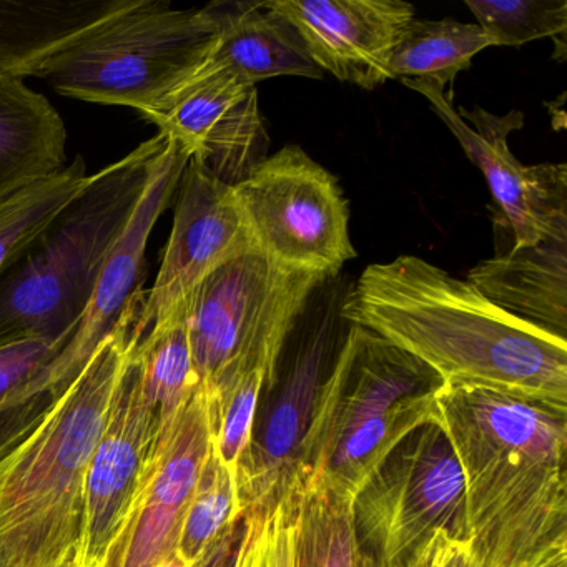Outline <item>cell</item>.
<instances>
[{"instance_id":"obj_36","label":"cell","mask_w":567,"mask_h":567,"mask_svg":"<svg viewBox=\"0 0 567 567\" xmlns=\"http://www.w3.org/2000/svg\"><path fill=\"white\" fill-rule=\"evenodd\" d=\"M64 567H74V563L68 564V566H64Z\"/></svg>"},{"instance_id":"obj_34","label":"cell","mask_w":567,"mask_h":567,"mask_svg":"<svg viewBox=\"0 0 567 567\" xmlns=\"http://www.w3.org/2000/svg\"><path fill=\"white\" fill-rule=\"evenodd\" d=\"M158 567H192V564L187 563V560H185L181 554L175 553L172 554L168 559H165L164 563H162Z\"/></svg>"},{"instance_id":"obj_26","label":"cell","mask_w":567,"mask_h":567,"mask_svg":"<svg viewBox=\"0 0 567 567\" xmlns=\"http://www.w3.org/2000/svg\"><path fill=\"white\" fill-rule=\"evenodd\" d=\"M62 340L14 341L0 347V450L18 440L32 426L24 393L68 347Z\"/></svg>"},{"instance_id":"obj_7","label":"cell","mask_w":567,"mask_h":567,"mask_svg":"<svg viewBox=\"0 0 567 567\" xmlns=\"http://www.w3.org/2000/svg\"><path fill=\"white\" fill-rule=\"evenodd\" d=\"M217 21L212 6L177 11L167 0H141L59 55L44 78L59 94L152 114L207 61Z\"/></svg>"},{"instance_id":"obj_25","label":"cell","mask_w":567,"mask_h":567,"mask_svg":"<svg viewBox=\"0 0 567 567\" xmlns=\"http://www.w3.org/2000/svg\"><path fill=\"white\" fill-rule=\"evenodd\" d=\"M87 165L81 155L64 171L39 182L0 204V275L19 251L87 185Z\"/></svg>"},{"instance_id":"obj_13","label":"cell","mask_w":567,"mask_h":567,"mask_svg":"<svg viewBox=\"0 0 567 567\" xmlns=\"http://www.w3.org/2000/svg\"><path fill=\"white\" fill-rule=\"evenodd\" d=\"M331 321L324 318L298 348L287 374L261 396L250 443L238 463V509L267 511L293 496L305 441L328 373Z\"/></svg>"},{"instance_id":"obj_2","label":"cell","mask_w":567,"mask_h":567,"mask_svg":"<svg viewBox=\"0 0 567 567\" xmlns=\"http://www.w3.org/2000/svg\"><path fill=\"white\" fill-rule=\"evenodd\" d=\"M340 317L413 354L444 384L567 411V340L423 258L370 265L341 301Z\"/></svg>"},{"instance_id":"obj_27","label":"cell","mask_w":567,"mask_h":567,"mask_svg":"<svg viewBox=\"0 0 567 567\" xmlns=\"http://www.w3.org/2000/svg\"><path fill=\"white\" fill-rule=\"evenodd\" d=\"M491 45L566 39L567 0H466Z\"/></svg>"},{"instance_id":"obj_3","label":"cell","mask_w":567,"mask_h":567,"mask_svg":"<svg viewBox=\"0 0 567 567\" xmlns=\"http://www.w3.org/2000/svg\"><path fill=\"white\" fill-rule=\"evenodd\" d=\"M135 301L69 390L0 450V567L75 563L89 466L125 361L138 337Z\"/></svg>"},{"instance_id":"obj_31","label":"cell","mask_w":567,"mask_h":567,"mask_svg":"<svg viewBox=\"0 0 567 567\" xmlns=\"http://www.w3.org/2000/svg\"><path fill=\"white\" fill-rule=\"evenodd\" d=\"M247 524L248 511H241L212 540L210 546L192 564V567H235L245 533H247Z\"/></svg>"},{"instance_id":"obj_28","label":"cell","mask_w":567,"mask_h":567,"mask_svg":"<svg viewBox=\"0 0 567 567\" xmlns=\"http://www.w3.org/2000/svg\"><path fill=\"white\" fill-rule=\"evenodd\" d=\"M238 513L237 484L212 447L182 526L177 553L194 564Z\"/></svg>"},{"instance_id":"obj_19","label":"cell","mask_w":567,"mask_h":567,"mask_svg":"<svg viewBox=\"0 0 567 567\" xmlns=\"http://www.w3.org/2000/svg\"><path fill=\"white\" fill-rule=\"evenodd\" d=\"M466 280L507 313L567 340V228L481 261Z\"/></svg>"},{"instance_id":"obj_1","label":"cell","mask_w":567,"mask_h":567,"mask_svg":"<svg viewBox=\"0 0 567 567\" xmlns=\"http://www.w3.org/2000/svg\"><path fill=\"white\" fill-rule=\"evenodd\" d=\"M434 421L463 471L471 566L567 563V411L444 384Z\"/></svg>"},{"instance_id":"obj_12","label":"cell","mask_w":567,"mask_h":567,"mask_svg":"<svg viewBox=\"0 0 567 567\" xmlns=\"http://www.w3.org/2000/svg\"><path fill=\"white\" fill-rule=\"evenodd\" d=\"M144 118L230 187L268 157L257 87L208 61Z\"/></svg>"},{"instance_id":"obj_8","label":"cell","mask_w":567,"mask_h":567,"mask_svg":"<svg viewBox=\"0 0 567 567\" xmlns=\"http://www.w3.org/2000/svg\"><path fill=\"white\" fill-rule=\"evenodd\" d=\"M351 520L364 567H427L444 544H467L463 471L436 421L368 477Z\"/></svg>"},{"instance_id":"obj_33","label":"cell","mask_w":567,"mask_h":567,"mask_svg":"<svg viewBox=\"0 0 567 567\" xmlns=\"http://www.w3.org/2000/svg\"><path fill=\"white\" fill-rule=\"evenodd\" d=\"M235 567H254V516L251 514H248L247 533H245Z\"/></svg>"},{"instance_id":"obj_18","label":"cell","mask_w":567,"mask_h":567,"mask_svg":"<svg viewBox=\"0 0 567 567\" xmlns=\"http://www.w3.org/2000/svg\"><path fill=\"white\" fill-rule=\"evenodd\" d=\"M141 0H0V78H44L69 49Z\"/></svg>"},{"instance_id":"obj_30","label":"cell","mask_w":567,"mask_h":567,"mask_svg":"<svg viewBox=\"0 0 567 567\" xmlns=\"http://www.w3.org/2000/svg\"><path fill=\"white\" fill-rule=\"evenodd\" d=\"M254 513V567H295V514L290 501Z\"/></svg>"},{"instance_id":"obj_21","label":"cell","mask_w":567,"mask_h":567,"mask_svg":"<svg viewBox=\"0 0 567 567\" xmlns=\"http://www.w3.org/2000/svg\"><path fill=\"white\" fill-rule=\"evenodd\" d=\"M68 131L48 97L0 78V204L64 171Z\"/></svg>"},{"instance_id":"obj_10","label":"cell","mask_w":567,"mask_h":567,"mask_svg":"<svg viewBox=\"0 0 567 567\" xmlns=\"http://www.w3.org/2000/svg\"><path fill=\"white\" fill-rule=\"evenodd\" d=\"M401 82L430 102L434 114L453 132L467 158L483 172L513 231L514 247H533L567 228L566 164L524 167L507 147V135L524 125L519 111H511L503 117L481 107L457 112L441 85L420 79Z\"/></svg>"},{"instance_id":"obj_9","label":"cell","mask_w":567,"mask_h":567,"mask_svg":"<svg viewBox=\"0 0 567 567\" xmlns=\"http://www.w3.org/2000/svg\"><path fill=\"white\" fill-rule=\"evenodd\" d=\"M234 192L255 247L280 267L331 280L357 258L340 184L297 145L265 158Z\"/></svg>"},{"instance_id":"obj_5","label":"cell","mask_w":567,"mask_h":567,"mask_svg":"<svg viewBox=\"0 0 567 567\" xmlns=\"http://www.w3.org/2000/svg\"><path fill=\"white\" fill-rule=\"evenodd\" d=\"M443 386L423 361L351 324L318 394L297 489L321 486L353 501L398 444L436 420Z\"/></svg>"},{"instance_id":"obj_35","label":"cell","mask_w":567,"mask_h":567,"mask_svg":"<svg viewBox=\"0 0 567 567\" xmlns=\"http://www.w3.org/2000/svg\"><path fill=\"white\" fill-rule=\"evenodd\" d=\"M554 567H567V563L557 564V566H554Z\"/></svg>"},{"instance_id":"obj_4","label":"cell","mask_w":567,"mask_h":567,"mask_svg":"<svg viewBox=\"0 0 567 567\" xmlns=\"http://www.w3.org/2000/svg\"><path fill=\"white\" fill-rule=\"evenodd\" d=\"M157 134L97 174L0 275V347L72 338L167 147Z\"/></svg>"},{"instance_id":"obj_22","label":"cell","mask_w":567,"mask_h":567,"mask_svg":"<svg viewBox=\"0 0 567 567\" xmlns=\"http://www.w3.org/2000/svg\"><path fill=\"white\" fill-rule=\"evenodd\" d=\"M134 354L141 370L142 394L157 424L161 443L198 388L185 307L154 324L135 344Z\"/></svg>"},{"instance_id":"obj_20","label":"cell","mask_w":567,"mask_h":567,"mask_svg":"<svg viewBox=\"0 0 567 567\" xmlns=\"http://www.w3.org/2000/svg\"><path fill=\"white\" fill-rule=\"evenodd\" d=\"M217 32L207 61L250 85L268 79H323L298 32L265 2H212Z\"/></svg>"},{"instance_id":"obj_24","label":"cell","mask_w":567,"mask_h":567,"mask_svg":"<svg viewBox=\"0 0 567 567\" xmlns=\"http://www.w3.org/2000/svg\"><path fill=\"white\" fill-rule=\"evenodd\" d=\"M295 514V567H364L351 520V499L321 486L290 497Z\"/></svg>"},{"instance_id":"obj_6","label":"cell","mask_w":567,"mask_h":567,"mask_svg":"<svg viewBox=\"0 0 567 567\" xmlns=\"http://www.w3.org/2000/svg\"><path fill=\"white\" fill-rule=\"evenodd\" d=\"M324 281L254 250L195 288L185 303V321L195 374L208 403L251 373L265 378L264 394L275 386L288 337Z\"/></svg>"},{"instance_id":"obj_29","label":"cell","mask_w":567,"mask_h":567,"mask_svg":"<svg viewBox=\"0 0 567 567\" xmlns=\"http://www.w3.org/2000/svg\"><path fill=\"white\" fill-rule=\"evenodd\" d=\"M264 391L265 378L260 373H251L220 400L208 403L214 451L234 480L238 463L250 443Z\"/></svg>"},{"instance_id":"obj_16","label":"cell","mask_w":567,"mask_h":567,"mask_svg":"<svg viewBox=\"0 0 567 567\" xmlns=\"http://www.w3.org/2000/svg\"><path fill=\"white\" fill-rule=\"evenodd\" d=\"M135 344L89 466L84 533L75 567H104L157 450V424L142 394Z\"/></svg>"},{"instance_id":"obj_37","label":"cell","mask_w":567,"mask_h":567,"mask_svg":"<svg viewBox=\"0 0 567 567\" xmlns=\"http://www.w3.org/2000/svg\"><path fill=\"white\" fill-rule=\"evenodd\" d=\"M74 567H75V564H74Z\"/></svg>"},{"instance_id":"obj_15","label":"cell","mask_w":567,"mask_h":567,"mask_svg":"<svg viewBox=\"0 0 567 567\" xmlns=\"http://www.w3.org/2000/svg\"><path fill=\"white\" fill-rule=\"evenodd\" d=\"M212 447L210 408L198 384L171 433L157 444L104 567H158L177 553L182 526Z\"/></svg>"},{"instance_id":"obj_23","label":"cell","mask_w":567,"mask_h":567,"mask_svg":"<svg viewBox=\"0 0 567 567\" xmlns=\"http://www.w3.org/2000/svg\"><path fill=\"white\" fill-rule=\"evenodd\" d=\"M486 48L491 41L477 24L414 18L391 52L388 74L390 79H420L446 89Z\"/></svg>"},{"instance_id":"obj_32","label":"cell","mask_w":567,"mask_h":567,"mask_svg":"<svg viewBox=\"0 0 567 567\" xmlns=\"http://www.w3.org/2000/svg\"><path fill=\"white\" fill-rule=\"evenodd\" d=\"M427 567H473L466 543H446L440 547Z\"/></svg>"},{"instance_id":"obj_17","label":"cell","mask_w":567,"mask_h":567,"mask_svg":"<svg viewBox=\"0 0 567 567\" xmlns=\"http://www.w3.org/2000/svg\"><path fill=\"white\" fill-rule=\"evenodd\" d=\"M300 35L311 61L364 91L390 81L391 52L414 8L403 0H271L265 2Z\"/></svg>"},{"instance_id":"obj_11","label":"cell","mask_w":567,"mask_h":567,"mask_svg":"<svg viewBox=\"0 0 567 567\" xmlns=\"http://www.w3.org/2000/svg\"><path fill=\"white\" fill-rule=\"evenodd\" d=\"M174 228L154 287L135 318L138 340L185 307L195 288L218 268L257 250L234 187L188 161L174 195Z\"/></svg>"},{"instance_id":"obj_14","label":"cell","mask_w":567,"mask_h":567,"mask_svg":"<svg viewBox=\"0 0 567 567\" xmlns=\"http://www.w3.org/2000/svg\"><path fill=\"white\" fill-rule=\"evenodd\" d=\"M188 161V152L168 138L167 147L162 152L131 220L105 260L78 330L68 347L35 380V386L52 400H59L69 390L125 313L138 298L144 297L142 284L147 264L145 254L148 238L161 215L174 202L175 190Z\"/></svg>"}]
</instances>
